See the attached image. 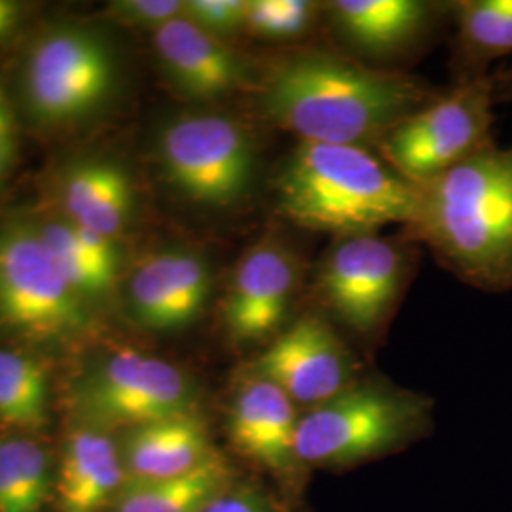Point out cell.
<instances>
[{
  "mask_svg": "<svg viewBox=\"0 0 512 512\" xmlns=\"http://www.w3.org/2000/svg\"><path fill=\"white\" fill-rule=\"evenodd\" d=\"M118 86V61L103 35L80 25L54 27L25 55L19 92L25 114L40 128L88 122Z\"/></svg>",
  "mask_w": 512,
  "mask_h": 512,
  "instance_id": "obj_6",
  "label": "cell"
},
{
  "mask_svg": "<svg viewBox=\"0 0 512 512\" xmlns=\"http://www.w3.org/2000/svg\"><path fill=\"white\" fill-rule=\"evenodd\" d=\"M249 372L279 387L296 406L327 403L355 384V363L319 315H302L264 346Z\"/></svg>",
  "mask_w": 512,
  "mask_h": 512,
  "instance_id": "obj_12",
  "label": "cell"
},
{
  "mask_svg": "<svg viewBox=\"0 0 512 512\" xmlns=\"http://www.w3.org/2000/svg\"><path fill=\"white\" fill-rule=\"evenodd\" d=\"M120 448L128 484L186 475L217 454L200 412L129 429Z\"/></svg>",
  "mask_w": 512,
  "mask_h": 512,
  "instance_id": "obj_18",
  "label": "cell"
},
{
  "mask_svg": "<svg viewBox=\"0 0 512 512\" xmlns=\"http://www.w3.org/2000/svg\"><path fill=\"white\" fill-rule=\"evenodd\" d=\"M152 44L165 80L184 99L215 103L236 93H255L260 63L186 18L154 31Z\"/></svg>",
  "mask_w": 512,
  "mask_h": 512,
  "instance_id": "obj_13",
  "label": "cell"
},
{
  "mask_svg": "<svg viewBox=\"0 0 512 512\" xmlns=\"http://www.w3.org/2000/svg\"><path fill=\"white\" fill-rule=\"evenodd\" d=\"M92 329V304L74 291L33 220L0 226V330L35 344H61Z\"/></svg>",
  "mask_w": 512,
  "mask_h": 512,
  "instance_id": "obj_7",
  "label": "cell"
},
{
  "mask_svg": "<svg viewBox=\"0 0 512 512\" xmlns=\"http://www.w3.org/2000/svg\"><path fill=\"white\" fill-rule=\"evenodd\" d=\"M495 101H512V67L507 71L494 74Z\"/></svg>",
  "mask_w": 512,
  "mask_h": 512,
  "instance_id": "obj_31",
  "label": "cell"
},
{
  "mask_svg": "<svg viewBox=\"0 0 512 512\" xmlns=\"http://www.w3.org/2000/svg\"><path fill=\"white\" fill-rule=\"evenodd\" d=\"M321 12L351 50L391 57L408 52L431 31L439 8L421 0H330Z\"/></svg>",
  "mask_w": 512,
  "mask_h": 512,
  "instance_id": "obj_17",
  "label": "cell"
},
{
  "mask_svg": "<svg viewBox=\"0 0 512 512\" xmlns=\"http://www.w3.org/2000/svg\"><path fill=\"white\" fill-rule=\"evenodd\" d=\"M406 277L403 249L378 234L336 238L323 256L315 291L321 304L357 334H372L395 308Z\"/></svg>",
  "mask_w": 512,
  "mask_h": 512,
  "instance_id": "obj_10",
  "label": "cell"
},
{
  "mask_svg": "<svg viewBox=\"0 0 512 512\" xmlns=\"http://www.w3.org/2000/svg\"><path fill=\"white\" fill-rule=\"evenodd\" d=\"M50 421V380L37 357L0 348V423L33 435Z\"/></svg>",
  "mask_w": 512,
  "mask_h": 512,
  "instance_id": "obj_24",
  "label": "cell"
},
{
  "mask_svg": "<svg viewBox=\"0 0 512 512\" xmlns=\"http://www.w3.org/2000/svg\"><path fill=\"white\" fill-rule=\"evenodd\" d=\"M452 12L459 80L488 76L492 61L512 54V0H459Z\"/></svg>",
  "mask_w": 512,
  "mask_h": 512,
  "instance_id": "obj_23",
  "label": "cell"
},
{
  "mask_svg": "<svg viewBox=\"0 0 512 512\" xmlns=\"http://www.w3.org/2000/svg\"><path fill=\"white\" fill-rule=\"evenodd\" d=\"M494 103L490 74L459 80L385 131L374 152L406 181L423 186L494 141Z\"/></svg>",
  "mask_w": 512,
  "mask_h": 512,
  "instance_id": "obj_9",
  "label": "cell"
},
{
  "mask_svg": "<svg viewBox=\"0 0 512 512\" xmlns=\"http://www.w3.org/2000/svg\"><path fill=\"white\" fill-rule=\"evenodd\" d=\"M249 0H184L183 18L205 33L228 40L245 33Z\"/></svg>",
  "mask_w": 512,
  "mask_h": 512,
  "instance_id": "obj_26",
  "label": "cell"
},
{
  "mask_svg": "<svg viewBox=\"0 0 512 512\" xmlns=\"http://www.w3.org/2000/svg\"><path fill=\"white\" fill-rule=\"evenodd\" d=\"M321 4L310 0H249L245 33L249 37L291 44L310 33Z\"/></svg>",
  "mask_w": 512,
  "mask_h": 512,
  "instance_id": "obj_25",
  "label": "cell"
},
{
  "mask_svg": "<svg viewBox=\"0 0 512 512\" xmlns=\"http://www.w3.org/2000/svg\"><path fill=\"white\" fill-rule=\"evenodd\" d=\"M202 512H274L268 499L251 486L232 484L217 495Z\"/></svg>",
  "mask_w": 512,
  "mask_h": 512,
  "instance_id": "obj_29",
  "label": "cell"
},
{
  "mask_svg": "<svg viewBox=\"0 0 512 512\" xmlns=\"http://www.w3.org/2000/svg\"><path fill=\"white\" fill-rule=\"evenodd\" d=\"M65 279L90 304L114 293L122 270L116 239L103 238L63 215L31 219Z\"/></svg>",
  "mask_w": 512,
  "mask_h": 512,
  "instance_id": "obj_20",
  "label": "cell"
},
{
  "mask_svg": "<svg viewBox=\"0 0 512 512\" xmlns=\"http://www.w3.org/2000/svg\"><path fill=\"white\" fill-rule=\"evenodd\" d=\"M63 217L99 234L118 239L135 211V184L128 169L109 158H82L61 177Z\"/></svg>",
  "mask_w": 512,
  "mask_h": 512,
  "instance_id": "obj_19",
  "label": "cell"
},
{
  "mask_svg": "<svg viewBox=\"0 0 512 512\" xmlns=\"http://www.w3.org/2000/svg\"><path fill=\"white\" fill-rule=\"evenodd\" d=\"M274 196L296 226L348 238L414 224L421 188L372 148L298 141L275 173Z\"/></svg>",
  "mask_w": 512,
  "mask_h": 512,
  "instance_id": "obj_3",
  "label": "cell"
},
{
  "mask_svg": "<svg viewBox=\"0 0 512 512\" xmlns=\"http://www.w3.org/2000/svg\"><path fill=\"white\" fill-rule=\"evenodd\" d=\"M19 160L18 114L0 80V190L10 181Z\"/></svg>",
  "mask_w": 512,
  "mask_h": 512,
  "instance_id": "obj_28",
  "label": "cell"
},
{
  "mask_svg": "<svg viewBox=\"0 0 512 512\" xmlns=\"http://www.w3.org/2000/svg\"><path fill=\"white\" fill-rule=\"evenodd\" d=\"M156 162L167 186L184 202L226 211L253 192L258 148L253 131L238 116L192 110L158 129Z\"/></svg>",
  "mask_w": 512,
  "mask_h": 512,
  "instance_id": "obj_4",
  "label": "cell"
},
{
  "mask_svg": "<svg viewBox=\"0 0 512 512\" xmlns=\"http://www.w3.org/2000/svg\"><path fill=\"white\" fill-rule=\"evenodd\" d=\"M74 423L110 433L200 412L198 387L181 366L139 349L95 359L71 387Z\"/></svg>",
  "mask_w": 512,
  "mask_h": 512,
  "instance_id": "obj_8",
  "label": "cell"
},
{
  "mask_svg": "<svg viewBox=\"0 0 512 512\" xmlns=\"http://www.w3.org/2000/svg\"><path fill=\"white\" fill-rule=\"evenodd\" d=\"M300 277L298 255L275 234L249 247L234 268L222 304L230 338L243 346H268L287 329Z\"/></svg>",
  "mask_w": 512,
  "mask_h": 512,
  "instance_id": "obj_11",
  "label": "cell"
},
{
  "mask_svg": "<svg viewBox=\"0 0 512 512\" xmlns=\"http://www.w3.org/2000/svg\"><path fill=\"white\" fill-rule=\"evenodd\" d=\"M420 188V211L406 232L463 283L511 291L512 145L490 141Z\"/></svg>",
  "mask_w": 512,
  "mask_h": 512,
  "instance_id": "obj_2",
  "label": "cell"
},
{
  "mask_svg": "<svg viewBox=\"0 0 512 512\" xmlns=\"http://www.w3.org/2000/svg\"><path fill=\"white\" fill-rule=\"evenodd\" d=\"M300 414L272 382L247 372L228 410V437L243 458L274 475H287L298 463L294 440Z\"/></svg>",
  "mask_w": 512,
  "mask_h": 512,
  "instance_id": "obj_15",
  "label": "cell"
},
{
  "mask_svg": "<svg viewBox=\"0 0 512 512\" xmlns=\"http://www.w3.org/2000/svg\"><path fill=\"white\" fill-rule=\"evenodd\" d=\"M234 484V471L222 454L183 476L126 484L110 512H202Z\"/></svg>",
  "mask_w": 512,
  "mask_h": 512,
  "instance_id": "obj_21",
  "label": "cell"
},
{
  "mask_svg": "<svg viewBox=\"0 0 512 512\" xmlns=\"http://www.w3.org/2000/svg\"><path fill=\"white\" fill-rule=\"evenodd\" d=\"M55 463L33 435L0 437V512H46L54 503Z\"/></svg>",
  "mask_w": 512,
  "mask_h": 512,
  "instance_id": "obj_22",
  "label": "cell"
},
{
  "mask_svg": "<svg viewBox=\"0 0 512 512\" xmlns=\"http://www.w3.org/2000/svg\"><path fill=\"white\" fill-rule=\"evenodd\" d=\"M256 110L298 141L376 147L385 131L435 99L412 74L351 55L296 46L260 63Z\"/></svg>",
  "mask_w": 512,
  "mask_h": 512,
  "instance_id": "obj_1",
  "label": "cell"
},
{
  "mask_svg": "<svg viewBox=\"0 0 512 512\" xmlns=\"http://www.w3.org/2000/svg\"><path fill=\"white\" fill-rule=\"evenodd\" d=\"M109 12L124 25L154 33L165 23L183 18L184 0H116L110 2Z\"/></svg>",
  "mask_w": 512,
  "mask_h": 512,
  "instance_id": "obj_27",
  "label": "cell"
},
{
  "mask_svg": "<svg viewBox=\"0 0 512 512\" xmlns=\"http://www.w3.org/2000/svg\"><path fill=\"white\" fill-rule=\"evenodd\" d=\"M213 287L207 256L188 247H164L143 256L129 275L128 310L143 329L179 332L202 317Z\"/></svg>",
  "mask_w": 512,
  "mask_h": 512,
  "instance_id": "obj_14",
  "label": "cell"
},
{
  "mask_svg": "<svg viewBox=\"0 0 512 512\" xmlns=\"http://www.w3.org/2000/svg\"><path fill=\"white\" fill-rule=\"evenodd\" d=\"M427 423V403L382 384L348 389L300 414L294 440L298 463L355 465L397 450Z\"/></svg>",
  "mask_w": 512,
  "mask_h": 512,
  "instance_id": "obj_5",
  "label": "cell"
},
{
  "mask_svg": "<svg viewBox=\"0 0 512 512\" xmlns=\"http://www.w3.org/2000/svg\"><path fill=\"white\" fill-rule=\"evenodd\" d=\"M23 6L16 0H0V44L10 37L21 23Z\"/></svg>",
  "mask_w": 512,
  "mask_h": 512,
  "instance_id": "obj_30",
  "label": "cell"
},
{
  "mask_svg": "<svg viewBox=\"0 0 512 512\" xmlns=\"http://www.w3.org/2000/svg\"><path fill=\"white\" fill-rule=\"evenodd\" d=\"M128 484L114 433L74 423L55 465L57 512H110Z\"/></svg>",
  "mask_w": 512,
  "mask_h": 512,
  "instance_id": "obj_16",
  "label": "cell"
}]
</instances>
